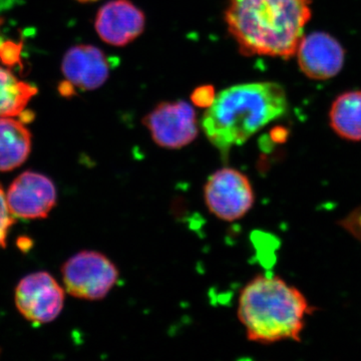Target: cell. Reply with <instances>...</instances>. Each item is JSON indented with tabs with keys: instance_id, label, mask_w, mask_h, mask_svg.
Returning <instances> with one entry per match:
<instances>
[{
	"instance_id": "1",
	"label": "cell",
	"mask_w": 361,
	"mask_h": 361,
	"mask_svg": "<svg viewBox=\"0 0 361 361\" xmlns=\"http://www.w3.org/2000/svg\"><path fill=\"white\" fill-rule=\"evenodd\" d=\"M310 0H229L228 30L247 56H295L311 18Z\"/></svg>"
},
{
	"instance_id": "2",
	"label": "cell",
	"mask_w": 361,
	"mask_h": 361,
	"mask_svg": "<svg viewBox=\"0 0 361 361\" xmlns=\"http://www.w3.org/2000/svg\"><path fill=\"white\" fill-rule=\"evenodd\" d=\"M287 110L286 92L276 82L237 85L216 94L201 127L226 160L232 148L243 145Z\"/></svg>"
},
{
	"instance_id": "3",
	"label": "cell",
	"mask_w": 361,
	"mask_h": 361,
	"mask_svg": "<svg viewBox=\"0 0 361 361\" xmlns=\"http://www.w3.org/2000/svg\"><path fill=\"white\" fill-rule=\"evenodd\" d=\"M312 312L298 289L267 275H258L244 287L237 308L247 338L260 344L300 341L306 317Z\"/></svg>"
},
{
	"instance_id": "4",
	"label": "cell",
	"mask_w": 361,
	"mask_h": 361,
	"mask_svg": "<svg viewBox=\"0 0 361 361\" xmlns=\"http://www.w3.org/2000/svg\"><path fill=\"white\" fill-rule=\"evenodd\" d=\"M71 296L85 300L104 299L116 286L120 271L113 261L97 251H82L68 259L61 269Z\"/></svg>"
},
{
	"instance_id": "5",
	"label": "cell",
	"mask_w": 361,
	"mask_h": 361,
	"mask_svg": "<svg viewBox=\"0 0 361 361\" xmlns=\"http://www.w3.org/2000/svg\"><path fill=\"white\" fill-rule=\"evenodd\" d=\"M204 200L218 219L235 222L245 217L256 198L249 178L237 169L225 167L209 176L204 186Z\"/></svg>"
},
{
	"instance_id": "6",
	"label": "cell",
	"mask_w": 361,
	"mask_h": 361,
	"mask_svg": "<svg viewBox=\"0 0 361 361\" xmlns=\"http://www.w3.org/2000/svg\"><path fill=\"white\" fill-rule=\"evenodd\" d=\"M152 139L161 148L179 149L198 137L199 126L193 106L184 101L158 104L144 118Z\"/></svg>"
},
{
	"instance_id": "7",
	"label": "cell",
	"mask_w": 361,
	"mask_h": 361,
	"mask_svg": "<svg viewBox=\"0 0 361 361\" xmlns=\"http://www.w3.org/2000/svg\"><path fill=\"white\" fill-rule=\"evenodd\" d=\"M16 304L28 322L44 324L54 322L63 308L65 291L51 274L27 275L16 289Z\"/></svg>"
},
{
	"instance_id": "8",
	"label": "cell",
	"mask_w": 361,
	"mask_h": 361,
	"mask_svg": "<svg viewBox=\"0 0 361 361\" xmlns=\"http://www.w3.org/2000/svg\"><path fill=\"white\" fill-rule=\"evenodd\" d=\"M66 80L59 87L65 97L71 96L75 90L99 89L108 80L110 63L101 49L90 44H80L66 52L61 63Z\"/></svg>"
},
{
	"instance_id": "9",
	"label": "cell",
	"mask_w": 361,
	"mask_h": 361,
	"mask_svg": "<svg viewBox=\"0 0 361 361\" xmlns=\"http://www.w3.org/2000/svg\"><path fill=\"white\" fill-rule=\"evenodd\" d=\"M6 201L13 217L42 219L56 206V186L47 176L26 171L11 183Z\"/></svg>"
},
{
	"instance_id": "10",
	"label": "cell",
	"mask_w": 361,
	"mask_h": 361,
	"mask_svg": "<svg viewBox=\"0 0 361 361\" xmlns=\"http://www.w3.org/2000/svg\"><path fill=\"white\" fill-rule=\"evenodd\" d=\"M295 56L306 77L325 80L336 77L343 68L345 52L336 39L326 32H313L302 37Z\"/></svg>"
},
{
	"instance_id": "11",
	"label": "cell",
	"mask_w": 361,
	"mask_h": 361,
	"mask_svg": "<svg viewBox=\"0 0 361 361\" xmlns=\"http://www.w3.org/2000/svg\"><path fill=\"white\" fill-rule=\"evenodd\" d=\"M146 18L130 0H113L97 14L96 30L104 42L125 47L139 37L145 30Z\"/></svg>"
},
{
	"instance_id": "12",
	"label": "cell",
	"mask_w": 361,
	"mask_h": 361,
	"mask_svg": "<svg viewBox=\"0 0 361 361\" xmlns=\"http://www.w3.org/2000/svg\"><path fill=\"white\" fill-rule=\"evenodd\" d=\"M32 151V134L23 120L0 118V172L20 167Z\"/></svg>"
},
{
	"instance_id": "13",
	"label": "cell",
	"mask_w": 361,
	"mask_h": 361,
	"mask_svg": "<svg viewBox=\"0 0 361 361\" xmlns=\"http://www.w3.org/2000/svg\"><path fill=\"white\" fill-rule=\"evenodd\" d=\"M329 123L342 139L361 142V90H350L336 97L330 108Z\"/></svg>"
},
{
	"instance_id": "14",
	"label": "cell",
	"mask_w": 361,
	"mask_h": 361,
	"mask_svg": "<svg viewBox=\"0 0 361 361\" xmlns=\"http://www.w3.org/2000/svg\"><path fill=\"white\" fill-rule=\"evenodd\" d=\"M37 94L35 85L23 82L0 66V118L13 116L25 121L26 106Z\"/></svg>"
},
{
	"instance_id": "15",
	"label": "cell",
	"mask_w": 361,
	"mask_h": 361,
	"mask_svg": "<svg viewBox=\"0 0 361 361\" xmlns=\"http://www.w3.org/2000/svg\"><path fill=\"white\" fill-rule=\"evenodd\" d=\"M14 223L13 216L8 208L6 195L0 184V248L6 245L7 235Z\"/></svg>"
},
{
	"instance_id": "16",
	"label": "cell",
	"mask_w": 361,
	"mask_h": 361,
	"mask_svg": "<svg viewBox=\"0 0 361 361\" xmlns=\"http://www.w3.org/2000/svg\"><path fill=\"white\" fill-rule=\"evenodd\" d=\"M215 92L212 87L205 85V87H199L192 94V101L196 106L209 108L215 99Z\"/></svg>"
},
{
	"instance_id": "17",
	"label": "cell",
	"mask_w": 361,
	"mask_h": 361,
	"mask_svg": "<svg viewBox=\"0 0 361 361\" xmlns=\"http://www.w3.org/2000/svg\"><path fill=\"white\" fill-rule=\"evenodd\" d=\"M78 1H80V2H92V1H96V0H78Z\"/></svg>"
}]
</instances>
